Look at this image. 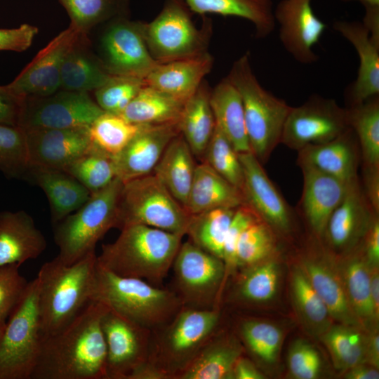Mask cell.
<instances>
[{
    "instance_id": "cell-1",
    "label": "cell",
    "mask_w": 379,
    "mask_h": 379,
    "mask_svg": "<svg viewBox=\"0 0 379 379\" xmlns=\"http://www.w3.org/2000/svg\"><path fill=\"white\" fill-rule=\"evenodd\" d=\"M107 308L91 300L62 330L43 338L31 379H106L101 319Z\"/></svg>"
},
{
    "instance_id": "cell-2",
    "label": "cell",
    "mask_w": 379,
    "mask_h": 379,
    "mask_svg": "<svg viewBox=\"0 0 379 379\" xmlns=\"http://www.w3.org/2000/svg\"><path fill=\"white\" fill-rule=\"evenodd\" d=\"M182 238L146 225H127L114 242L102 246L97 262L117 275L160 286L172 267Z\"/></svg>"
},
{
    "instance_id": "cell-3",
    "label": "cell",
    "mask_w": 379,
    "mask_h": 379,
    "mask_svg": "<svg viewBox=\"0 0 379 379\" xmlns=\"http://www.w3.org/2000/svg\"><path fill=\"white\" fill-rule=\"evenodd\" d=\"M96 264L94 253L72 265L55 257L41 266L36 276L41 340L62 330L91 301Z\"/></svg>"
},
{
    "instance_id": "cell-4",
    "label": "cell",
    "mask_w": 379,
    "mask_h": 379,
    "mask_svg": "<svg viewBox=\"0 0 379 379\" xmlns=\"http://www.w3.org/2000/svg\"><path fill=\"white\" fill-rule=\"evenodd\" d=\"M91 300L152 332L169 322L183 306L173 291L117 275L98 262Z\"/></svg>"
},
{
    "instance_id": "cell-5",
    "label": "cell",
    "mask_w": 379,
    "mask_h": 379,
    "mask_svg": "<svg viewBox=\"0 0 379 379\" xmlns=\"http://www.w3.org/2000/svg\"><path fill=\"white\" fill-rule=\"evenodd\" d=\"M227 78L241 100L251 151L263 164L281 143L291 106L260 84L251 65L248 52L234 62Z\"/></svg>"
},
{
    "instance_id": "cell-6",
    "label": "cell",
    "mask_w": 379,
    "mask_h": 379,
    "mask_svg": "<svg viewBox=\"0 0 379 379\" xmlns=\"http://www.w3.org/2000/svg\"><path fill=\"white\" fill-rule=\"evenodd\" d=\"M124 182L116 177L102 189L91 194L77 212L58 222L54 239L59 253L56 256L72 265L95 253L97 242L118 226V204Z\"/></svg>"
},
{
    "instance_id": "cell-7",
    "label": "cell",
    "mask_w": 379,
    "mask_h": 379,
    "mask_svg": "<svg viewBox=\"0 0 379 379\" xmlns=\"http://www.w3.org/2000/svg\"><path fill=\"white\" fill-rule=\"evenodd\" d=\"M220 317L218 307L182 306L169 322L152 332L149 361L174 379L216 333Z\"/></svg>"
},
{
    "instance_id": "cell-8",
    "label": "cell",
    "mask_w": 379,
    "mask_h": 379,
    "mask_svg": "<svg viewBox=\"0 0 379 379\" xmlns=\"http://www.w3.org/2000/svg\"><path fill=\"white\" fill-rule=\"evenodd\" d=\"M191 215L152 173L126 182L118 204V226L142 225L183 237Z\"/></svg>"
},
{
    "instance_id": "cell-9",
    "label": "cell",
    "mask_w": 379,
    "mask_h": 379,
    "mask_svg": "<svg viewBox=\"0 0 379 379\" xmlns=\"http://www.w3.org/2000/svg\"><path fill=\"white\" fill-rule=\"evenodd\" d=\"M38 297L36 277L6 322L0 340V379H31L41 344Z\"/></svg>"
},
{
    "instance_id": "cell-10",
    "label": "cell",
    "mask_w": 379,
    "mask_h": 379,
    "mask_svg": "<svg viewBox=\"0 0 379 379\" xmlns=\"http://www.w3.org/2000/svg\"><path fill=\"white\" fill-rule=\"evenodd\" d=\"M180 0H168L150 22H142L147 48L158 63L194 57L206 52L210 25L199 29Z\"/></svg>"
},
{
    "instance_id": "cell-11",
    "label": "cell",
    "mask_w": 379,
    "mask_h": 379,
    "mask_svg": "<svg viewBox=\"0 0 379 379\" xmlns=\"http://www.w3.org/2000/svg\"><path fill=\"white\" fill-rule=\"evenodd\" d=\"M175 291L182 305L197 309L218 307L225 279L223 261L188 240L181 243L173 260Z\"/></svg>"
},
{
    "instance_id": "cell-12",
    "label": "cell",
    "mask_w": 379,
    "mask_h": 379,
    "mask_svg": "<svg viewBox=\"0 0 379 379\" xmlns=\"http://www.w3.org/2000/svg\"><path fill=\"white\" fill-rule=\"evenodd\" d=\"M105 23L96 54L103 66L114 76L144 79L158 62L146 45L142 22L122 15Z\"/></svg>"
},
{
    "instance_id": "cell-13",
    "label": "cell",
    "mask_w": 379,
    "mask_h": 379,
    "mask_svg": "<svg viewBox=\"0 0 379 379\" xmlns=\"http://www.w3.org/2000/svg\"><path fill=\"white\" fill-rule=\"evenodd\" d=\"M349 128L346 108L333 98L313 94L302 105L291 107L281 143L299 151L310 145L332 140Z\"/></svg>"
},
{
    "instance_id": "cell-14",
    "label": "cell",
    "mask_w": 379,
    "mask_h": 379,
    "mask_svg": "<svg viewBox=\"0 0 379 379\" xmlns=\"http://www.w3.org/2000/svg\"><path fill=\"white\" fill-rule=\"evenodd\" d=\"M104 111L87 92L62 89L45 96L26 97L22 128H88Z\"/></svg>"
},
{
    "instance_id": "cell-15",
    "label": "cell",
    "mask_w": 379,
    "mask_h": 379,
    "mask_svg": "<svg viewBox=\"0 0 379 379\" xmlns=\"http://www.w3.org/2000/svg\"><path fill=\"white\" fill-rule=\"evenodd\" d=\"M101 328L107 348L106 379H128L149 359L152 331L109 308Z\"/></svg>"
},
{
    "instance_id": "cell-16",
    "label": "cell",
    "mask_w": 379,
    "mask_h": 379,
    "mask_svg": "<svg viewBox=\"0 0 379 379\" xmlns=\"http://www.w3.org/2000/svg\"><path fill=\"white\" fill-rule=\"evenodd\" d=\"M273 14L284 48L301 64L317 62L319 56L313 48L327 25L315 14L312 0H281L274 7Z\"/></svg>"
},
{
    "instance_id": "cell-17",
    "label": "cell",
    "mask_w": 379,
    "mask_h": 379,
    "mask_svg": "<svg viewBox=\"0 0 379 379\" xmlns=\"http://www.w3.org/2000/svg\"><path fill=\"white\" fill-rule=\"evenodd\" d=\"M239 157L244 173L241 192L244 204L270 227L288 232L292 226L290 206L251 152L239 153Z\"/></svg>"
},
{
    "instance_id": "cell-18",
    "label": "cell",
    "mask_w": 379,
    "mask_h": 379,
    "mask_svg": "<svg viewBox=\"0 0 379 379\" xmlns=\"http://www.w3.org/2000/svg\"><path fill=\"white\" fill-rule=\"evenodd\" d=\"M30 166L64 171L92 146L88 128H22Z\"/></svg>"
},
{
    "instance_id": "cell-19",
    "label": "cell",
    "mask_w": 379,
    "mask_h": 379,
    "mask_svg": "<svg viewBox=\"0 0 379 379\" xmlns=\"http://www.w3.org/2000/svg\"><path fill=\"white\" fill-rule=\"evenodd\" d=\"M79 35L81 34L69 26L42 48L7 86L23 98L45 96L58 91L62 60Z\"/></svg>"
},
{
    "instance_id": "cell-20",
    "label": "cell",
    "mask_w": 379,
    "mask_h": 379,
    "mask_svg": "<svg viewBox=\"0 0 379 379\" xmlns=\"http://www.w3.org/2000/svg\"><path fill=\"white\" fill-rule=\"evenodd\" d=\"M180 133L179 122L144 125L113 158L116 176L124 183L152 173L168 145Z\"/></svg>"
},
{
    "instance_id": "cell-21",
    "label": "cell",
    "mask_w": 379,
    "mask_h": 379,
    "mask_svg": "<svg viewBox=\"0 0 379 379\" xmlns=\"http://www.w3.org/2000/svg\"><path fill=\"white\" fill-rule=\"evenodd\" d=\"M333 29L354 48L359 64L357 77L345 91L349 106L379 95V44L361 22L336 20Z\"/></svg>"
},
{
    "instance_id": "cell-22",
    "label": "cell",
    "mask_w": 379,
    "mask_h": 379,
    "mask_svg": "<svg viewBox=\"0 0 379 379\" xmlns=\"http://www.w3.org/2000/svg\"><path fill=\"white\" fill-rule=\"evenodd\" d=\"M300 168L303 176L300 208L311 230L321 237L330 216L343 199L350 183L310 166Z\"/></svg>"
},
{
    "instance_id": "cell-23",
    "label": "cell",
    "mask_w": 379,
    "mask_h": 379,
    "mask_svg": "<svg viewBox=\"0 0 379 379\" xmlns=\"http://www.w3.org/2000/svg\"><path fill=\"white\" fill-rule=\"evenodd\" d=\"M375 214L357 179L349 184L343 199L330 216L324 234L334 248H348L365 235Z\"/></svg>"
},
{
    "instance_id": "cell-24",
    "label": "cell",
    "mask_w": 379,
    "mask_h": 379,
    "mask_svg": "<svg viewBox=\"0 0 379 379\" xmlns=\"http://www.w3.org/2000/svg\"><path fill=\"white\" fill-rule=\"evenodd\" d=\"M358 148L355 134L349 128L332 140L298 151L297 161L299 166H310L350 183L358 179Z\"/></svg>"
},
{
    "instance_id": "cell-25",
    "label": "cell",
    "mask_w": 379,
    "mask_h": 379,
    "mask_svg": "<svg viewBox=\"0 0 379 379\" xmlns=\"http://www.w3.org/2000/svg\"><path fill=\"white\" fill-rule=\"evenodd\" d=\"M213 65L208 52L183 59L158 63L144 79L153 87L182 102L199 88Z\"/></svg>"
},
{
    "instance_id": "cell-26",
    "label": "cell",
    "mask_w": 379,
    "mask_h": 379,
    "mask_svg": "<svg viewBox=\"0 0 379 379\" xmlns=\"http://www.w3.org/2000/svg\"><path fill=\"white\" fill-rule=\"evenodd\" d=\"M46 241L32 218L23 211L0 212V267L37 258Z\"/></svg>"
},
{
    "instance_id": "cell-27",
    "label": "cell",
    "mask_w": 379,
    "mask_h": 379,
    "mask_svg": "<svg viewBox=\"0 0 379 379\" xmlns=\"http://www.w3.org/2000/svg\"><path fill=\"white\" fill-rule=\"evenodd\" d=\"M243 349L233 336L216 333L201 347L174 379H230Z\"/></svg>"
},
{
    "instance_id": "cell-28",
    "label": "cell",
    "mask_w": 379,
    "mask_h": 379,
    "mask_svg": "<svg viewBox=\"0 0 379 379\" xmlns=\"http://www.w3.org/2000/svg\"><path fill=\"white\" fill-rule=\"evenodd\" d=\"M114 77L91 50L88 36L79 35L62 60L60 88L88 93L107 84Z\"/></svg>"
},
{
    "instance_id": "cell-29",
    "label": "cell",
    "mask_w": 379,
    "mask_h": 379,
    "mask_svg": "<svg viewBox=\"0 0 379 379\" xmlns=\"http://www.w3.org/2000/svg\"><path fill=\"white\" fill-rule=\"evenodd\" d=\"M27 179L45 192L55 224L81 207L91 194L77 179L60 170L30 166Z\"/></svg>"
},
{
    "instance_id": "cell-30",
    "label": "cell",
    "mask_w": 379,
    "mask_h": 379,
    "mask_svg": "<svg viewBox=\"0 0 379 379\" xmlns=\"http://www.w3.org/2000/svg\"><path fill=\"white\" fill-rule=\"evenodd\" d=\"M244 204L239 190L204 162L196 165L185 208L190 215L219 208H237Z\"/></svg>"
},
{
    "instance_id": "cell-31",
    "label": "cell",
    "mask_w": 379,
    "mask_h": 379,
    "mask_svg": "<svg viewBox=\"0 0 379 379\" xmlns=\"http://www.w3.org/2000/svg\"><path fill=\"white\" fill-rule=\"evenodd\" d=\"M326 305L332 319L340 324L361 327L350 305L343 279L326 261L306 258L300 266Z\"/></svg>"
},
{
    "instance_id": "cell-32",
    "label": "cell",
    "mask_w": 379,
    "mask_h": 379,
    "mask_svg": "<svg viewBox=\"0 0 379 379\" xmlns=\"http://www.w3.org/2000/svg\"><path fill=\"white\" fill-rule=\"evenodd\" d=\"M193 156L180 133L168 145L152 172L185 208L196 168Z\"/></svg>"
},
{
    "instance_id": "cell-33",
    "label": "cell",
    "mask_w": 379,
    "mask_h": 379,
    "mask_svg": "<svg viewBox=\"0 0 379 379\" xmlns=\"http://www.w3.org/2000/svg\"><path fill=\"white\" fill-rule=\"evenodd\" d=\"M198 13L234 16L249 21L258 39L270 36L275 28L272 0H180Z\"/></svg>"
},
{
    "instance_id": "cell-34",
    "label": "cell",
    "mask_w": 379,
    "mask_h": 379,
    "mask_svg": "<svg viewBox=\"0 0 379 379\" xmlns=\"http://www.w3.org/2000/svg\"><path fill=\"white\" fill-rule=\"evenodd\" d=\"M210 102L215 125L238 153L251 152L241 98L226 77L211 91Z\"/></svg>"
},
{
    "instance_id": "cell-35",
    "label": "cell",
    "mask_w": 379,
    "mask_h": 379,
    "mask_svg": "<svg viewBox=\"0 0 379 379\" xmlns=\"http://www.w3.org/2000/svg\"><path fill=\"white\" fill-rule=\"evenodd\" d=\"M210 95L208 86L202 82L185 102L179 120L180 134L198 157H204L215 126Z\"/></svg>"
},
{
    "instance_id": "cell-36",
    "label": "cell",
    "mask_w": 379,
    "mask_h": 379,
    "mask_svg": "<svg viewBox=\"0 0 379 379\" xmlns=\"http://www.w3.org/2000/svg\"><path fill=\"white\" fill-rule=\"evenodd\" d=\"M185 102L145 84L119 115L139 125L176 123Z\"/></svg>"
},
{
    "instance_id": "cell-37",
    "label": "cell",
    "mask_w": 379,
    "mask_h": 379,
    "mask_svg": "<svg viewBox=\"0 0 379 379\" xmlns=\"http://www.w3.org/2000/svg\"><path fill=\"white\" fill-rule=\"evenodd\" d=\"M347 124L361 149L364 168H379V95L346 108Z\"/></svg>"
},
{
    "instance_id": "cell-38",
    "label": "cell",
    "mask_w": 379,
    "mask_h": 379,
    "mask_svg": "<svg viewBox=\"0 0 379 379\" xmlns=\"http://www.w3.org/2000/svg\"><path fill=\"white\" fill-rule=\"evenodd\" d=\"M235 210L219 208L191 215L186 233L189 240L222 259L225 239Z\"/></svg>"
},
{
    "instance_id": "cell-39",
    "label": "cell",
    "mask_w": 379,
    "mask_h": 379,
    "mask_svg": "<svg viewBox=\"0 0 379 379\" xmlns=\"http://www.w3.org/2000/svg\"><path fill=\"white\" fill-rule=\"evenodd\" d=\"M291 293L298 314L310 333L322 335L331 326L329 312L301 267L291 275Z\"/></svg>"
},
{
    "instance_id": "cell-40",
    "label": "cell",
    "mask_w": 379,
    "mask_h": 379,
    "mask_svg": "<svg viewBox=\"0 0 379 379\" xmlns=\"http://www.w3.org/2000/svg\"><path fill=\"white\" fill-rule=\"evenodd\" d=\"M369 267L366 260L354 257L345 262L342 279L352 310L364 328L378 321L371 301Z\"/></svg>"
},
{
    "instance_id": "cell-41",
    "label": "cell",
    "mask_w": 379,
    "mask_h": 379,
    "mask_svg": "<svg viewBox=\"0 0 379 379\" xmlns=\"http://www.w3.org/2000/svg\"><path fill=\"white\" fill-rule=\"evenodd\" d=\"M66 10L69 26L81 35L102 23L126 15L128 0H58Z\"/></svg>"
},
{
    "instance_id": "cell-42",
    "label": "cell",
    "mask_w": 379,
    "mask_h": 379,
    "mask_svg": "<svg viewBox=\"0 0 379 379\" xmlns=\"http://www.w3.org/2000/svg\"><path fill=\"white\" fill-rule=\"evenodd\" d=\"M337 368H349L366 363L367 338L359 327L340 324L331 326L322 335Z\"/></svg>"
},
{
    "instance_id": "cell-43",
    "label": "cell",
    "mask_w": 379,
    "mask_h": 379,
    "mask_svg": "<svg viewBox=\"0 0 379 379\" xmlns=\"http://www.w3.org/2000/svg\"><path fill=\"white\" fill-rule=\"evenodd\" d=\"M144 125L131 123L121 116L104 112L88 127L92 145L116 157Z\"/></svg>"
},
{
    "instance_id": "cell-44",
    "label": "cell",
    "mask_w": 379,
    "mask_h": 379,
    "mask_svg": "<svg viewBox=\"0 0 379 379\" xmlns=\"http://www.w3.org/2000/svg\"><path fill=\"white\" fill-rule=\"evenodd\" d=\"M246 270L237 285V298L250 304L271 300L278 288L279 269L277 262L267 259L246 267Z\"/></svg>"
},
{
    "instance_id": "cell-45",
    "label": "cell",
    "mask_w": 379,
    "mask_h": 379,
    "mask_svg": "<svg viewBox=\"0 0 379 379\" xmlns=\"http://www.w3.org/2000/svg\"><path fill=\"white\" fill-rule=\"evenodd\" d=\"M63 171L77 179L91 194L106 187L117 177L113 158L93 145Z\"/></svg>"
},
{
    "instance_id": "cell-46",
    "label": "cell",
    "mask_w": 379,
    "mask_h": 379,
    "mask_svg": "<svg viewBox=\"0 0 379 379\" xmlns=\"http://www.w3.org/2000/svg\"><path fill=\"white\" fill-rule=\"evenodd\" d=\"M29 168L24 129L0 124V171L9 178L27 179Z\"/></svg>"
},
{
    "instance_id": "cell-47",
    "label": "cell",
    "mask_w": 379,
    "mask_h": 379,
    "mask_svg": "<svg viewBox=\"0 0 379 379\" xmlns=\"http://www.w3.org/2000/svg\"><path fill=\"white\" fill-rule=\"evenodd\" d=\"M203 157L205 163L241 191L244 173L239 153L216 125Z\"/></svg>"
},
{
    "instance_id": "cell-48",
    "label": "cell",
    "mask_w": 379,
    "mask_h": 379,
    "mask_svg": "<svg viewBox=\"0 0 379 379\" xmlns=\"http://www.w3.org/2000/svg\"><path fill=\"white\" fill-rule=\"evenodd\" d=\"M241 337L250 352L267 364L277 361L283 339L281 330L273 324L246 319L239 327Z\"/></svg>"
},
{
    "instance_id": "cell-49",
    "label": "cell",
    "mask_w": 379,
    "mask_h": 379,
    "mask_svg": "<svg viewBox=\"0 0 379 379\" xmlns=\"http://www.w3.org/2000/svg\"><path fill=\"white\" fill-rule=\"evenodd\" d=\"M275 248L270 227L259 219L242 232L237 250V267H248L267 260Z\"/></svg>"
},
{
    "instance_id": "cell-50",
    "label": "cell",
    "mask_w": 379,
    "mask_h": 379,
    "mask_svg": "<svg viewBox=\"0 0 379 379\" xmlns=\"http://www.w3.org/2000/svg\"><path fill=\"white\" fill-rule=\"evenodd\" d=\"M145 84L143 79L116 76L94 91L95 102L104 112L119 115Z\"/></svg>"
},
{
    "instance_id": "cell-51",
    "label": "cell",
    "mask_w": 379,
    "mask_h": 379,
    "mask_svg": "<svg viewBox=\"0 0 379 379\" xmlns=\"http://www.w3.org/2000/svg\"><path fill=\"white\" fill-rule=\"evenodd\" d=\"M259 219L253 210L244 204L236 208L223 245L222 260L225 265V277L237 268V250L242 232Z\"/></svg>"
},
{
    "instance_id": "cell-52",
    "label": "cell",
    "mask_w": 379,
    "mask_h": 379,
    "mask_svg": "<svg viewBox=\"0 0 379 379\" xmlns=\"http://www.w3.org/2000/svg\"><path fill=\"white\" fill-rule=\"evenodd\" d=\"M19 267L17 264L0 267V321H6L28 286Z\"/></svg>"
},
{
    "instance_id": "cell-53",
    "label": "cell",
    "mask_w": 379,
    "mask_h": 379,
    "mask_svg": "<svg viewBox=\"0 0 379 379\" xmlns=\"http://www.w3.org/2000/svg\"><path fill=\"white\" fill-rule=\"evenodd\" d=\"M288 365L298 379H314L321 371V359L317 350L305 340H297L290 348Z\"/></svg>"
},
{
    "instance_id": "cell-54",
    "label": "cell",
    "mask_w": 379,
    "mask_h": 379,
    "mask_svg": "<svg viewBox=\"0 0 379 379\" xmlns=\"http://www.w3.org/2000/svg\"><path fill=\"white\" fill-rule=\"evenodd\" d=\"M37 33V27L29 24L0 29V51H24L32 45Z\"/></svg>"
},
{
    "instance_id": "cell-55",
    "label": "cell",
    "mask_w": 379,
    "mask_h": 379,
    "mask_svg": "<svg viewBox=\"0 0 379 379\" xmlns=\"http://www.w3.org/2000/svg\"><path fill=\"white\" fill-rule=\"evenodd\" d=\"M25 98L0 86V124L19 126Z\"/></svg>"
},
{
    "instance_id": "cell-56",
    "label": "cell",
    "mask_w": 379,
    "mask_h": 379,
    "mask_svg": "<svg viewBox=\"0 0 379 379\" xmlns=\"http://www.w3.org/2000/svg\"><path fill=\"white\" fill-rule=\"evenodd\" d=\"M375 214L365 234L366 260L370 267H378L379 264V222Z\"/></svg>"
},
{
    "instance_id": "cell-57",
    "label": "cell",
    "mask_w": 379,
    "mask_h": 379,
    "mask_svg": "<svg viewBox=\"0 0 379 379\" xmlns=\"http://www.w3.org/2000/svg\"><path fill=\"white\" fill-rule=\"evenodd\" d=\"M363 190L373 211L379 213V168H364Z\"/></svg>"
},
{
    "instance_id": "cell-58",
    "label": "cell",
    "mask_w": 379,
    "mask_h": 379,
    "mask_svg": "<svg viewBox=\"0 0 379 379\" xmlns=\"http://www.w3.org/2000/svg\"><path fill=\"white\" fill-rule=\"evenodd\" d=\"M232 378L263 379L265 376L251 360L241 356L234 364Z\"/></svg>"
},
{
    "instance_id": "cell-59",
    "label": "cell",
    "mask_w": 379,
    "mask_h": 379,
    "mask_svg": "<svg viewBox=\"0 0 379 379\" xmlns=\"http://www.w3.org/2000/svg\"><path fill=\"white\" fill-rule=\"evenodd\" d=\"M365 13L361 22L370 36L379 44V6H364Z\"/></svg>"
},
{
    "instance_id": "cell-60",
    "label": "cell",
    "mask_w": 379,
    "mask_h": 379,
    "mask_svg": "<svg viewBox=\"0 0 379 379\" xmlns=\"http://www.w3.org/2000/svg\"><path fill=\"white\" fill-rule=\"evenodd\" d=\"M348 379H378V369L371 366L361 364L354 366L348 370L345 375Z\"/></svg>"
},
{
    "instance_id": "cell-61",
    "label": "cell",
    "mask_w": 379,
    "mask_h": 379,
    "mask_svg": "<svg viewBox=\"0 0 379 379\" xmlns=\"http://www.w3.org/2000/svg\"><path fill=\"white\" fill-rule=\"evenodd\" d=\"M366 363L378 369L379 367V335L375 331L367 338Z\"/></svg>"
},
{
    "instance_id": "cell-62",
    "label": "cell",
    "mask_w": 379,
    "mask_h": 379,
    "mask_svg": "<svg viewBox=\"0 0 379 379\" xmlns=\"http://www.w3.org/2000/svg\"><path fill=\"white\" fill-rule=\"evenodd\" d=\"M372 272L370 271L371 282V296L373 311L376 319L378 321L379 317V274L378 267H373Z\"/></svg>"
},
{
    "instance_id": "cell-63",
    "label": "cell",
    "mask_w": 379,
    "mask_h": 379,
    "mask_svg": "<svg viewBox=\"0 0 379 379\" xmlns=\"http://www.w3.org/2000/svg\"><path fill=\"white\" fill-rule=\"evenodd\" d=\"M343 1H356L360 2L364 6H379V0H341Z\"/></svg>"
},
{
    "instance_id": "cell-64",
    "label": "cell",
    "mask_w": 379,
    "mask_h": 379,
    "mask_svg": "<svg viewBox=\"0 0 379 379\" xmlns=\"http://www.w3.org/2000/svg\"><path fill=\"white\" fill-rule=\"evenodd\" d=\"M6 325V321H0V340Z\"/></svg>"
}]
</instances>
